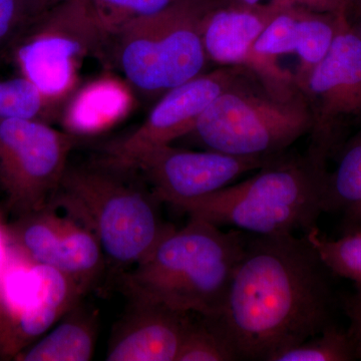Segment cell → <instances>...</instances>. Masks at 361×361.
I'll return each instance as SVG.
<instances>
[{
	"label": "cell",
	"mask_w": 361,
	"mask_h": 361,
	"mask_svg": "<svg viewBox=\"0 0 361 361\" xmlns=\"http://www.w3.org/2000/svg\"><path fill=\"white\" fill-rule=\"evenodd\" d=\"M329 273L306 235L248 234L222 310L213 316L240 360L270 361L332 324Z\"/></svg>",
	"instance_id": "obj_1"
},
{
	"label": "cell",
	"mask_w": 361,
	"mask_h": 361,
	"mask_svg": "<svg viewBox=\"0 0 361 361\" xmlns=\"http://www.w3.org/2000/svg\"><path fill=\"white\" fill-rule=\"evenodd\" d=\"M220 228L189 217L184 227L168 233L148 256L121 275L123 293L185 312L219 314L248 236Z\"/></svg>",
	"instance_id": "obj_2"
},
{
	"label": "cell",
	"mask_w": 361,
	"mask_h": 361,
	"mask_svg": "<svg viewBox=\"0 0 361 361\" xmlns=\"http://www.w3.org/2000/svg\"><path fill=\"white\" fill-rule=\"evenodd\" d=\"M329 170L307 156L275 157L245 180L171 205L189 217L257 236L305 235L325 213Z\"/></svg>",
	"instance_id": "obj_3"
},
{
	"label": "cell",
	"mask_w": 361,
	"mask_h": 361,
	"mask_svg": "<svg viewBox=\"0 0 361 361\" xmlns=\"http://www.w3.org/2000/svg\"><path fill=\"white\" fill-rule=\"evenodd\" d=\"M130 171L99 161L66 168L51 202L94 233L106 260L130 268L148 256L174 226L164 220L163 202Z\"/></svg>",
	"instance_id": "obj_4"
},
{
	"label": "cell",
	"mask_w": 361,
	"mask_h": 361,
	"mask_svg": "<svg viewBox=\"0 0 361 361\" xmlns=\"http://www.w3.org/2000/svg\"><path fill=\"white\" fill-rule=\"evenodd\" d=\"M310 106L298 85L280 92L253 73L221 94L193 132L206 149L240 157H275L310 135Z\"/></svg>",
	"instance_id": "obj_5"
},
{
	"label": "cell",
	"mask_w": 361,
	"mask_h": 361,
	"mask_svg": "<svg viewBox=\"0 0 361 361\" xmlns=\"http://www.w3.org/2000/svg\"><path fill=\"white\" fill-rule=\"evenodd\" d=\"M215 0H180L130 21L115 35L116 59L134 89L161 94L205 73L203 20Z\"/></svg>",
	"instance_id": "obj_6"
},
{
	"label": "cell",
	"mask_w": 361,
	"mask_h": 361,
	"mask_svg": "<svg viewBox=\"0 0 361 361\" xmlns=\"http://www.w3.org/2000/svg\"><path fill=\"white\" fill-rule=\"evenodd\" d=\"M108 40L89 0L61 2L47 7L18 40L16 63L45 96L65 102L77 82L78 61Z\"/></svg>",
	"instance_id": "obj_7"
},
{
	"label": "cell",
	"mask_w": 361,
	"mask_h": 361,
	"mask_svg": "<svg viewBox=\"0 0 361 361\" xmlns=\"http://www.w3.org/2000/svg\"><path fill=\"white\" fill-rule=\"evenodd\" d=\"M298 87L311 115L305 155L327 169L351 132L361 126V40L345 16L329 54Z\"/></svg>",
	"instance_id": "obj_8"
},
{
	"label": "cell",
	"mask_w": 361,
	"mask_h": 361,
	"mask_svg": "<svg viewBox=\"0 0 361 361\" xmlns=\"http://www.w3.org/2000/svg\"><path fill=\"white\" fill-rule=\"evenodd\" d=\"M77 141L40 121L0 118V186L18 216L51 202Z\"/></svg>",
	"instance_id": "obj_9"
},
{
	"label": "cell",
	"mask_w": 361,
	"mask_h": 361,
	"mask_svg": "<svg viewBox=\"0 0 361 361\" xmlns=\"http://www.w3.org/2000/svg\"><path fill=\"white\" fill-rule=\"evenodd\" d=\"M85 294L75 280L49 266L28 260L4 263L0 268V353L16 357Z\"/></svg>",
	"instance_id": "obj_10"
},
{
	"label": "cell",
	"mask_w": 361,
	"mask_h": 361,
	"mask_svg": "<svg viewBox=\"0 0 361 361\" xmlns=\"http://www.w3.org/2000/svg\"><path fill=\"white\" fill-rule=\"evenodd\" d=\"M251 73L244 66H218L169 90L134 132L106 147L101 161L130 170L144 154L189 135L213 102Z\"/></svg>",
	"instance_id": "obj_11"
},
{
	"label": "cell",
	"mask_w": 361,
	"mask_h": 361,
	"mask_svg": "<svg viewBox=\"0 0 361 361\" xmlns=\"http://www.w3.org/2000/svg\"><path fill=\"white\" fill-rule=\"evenodd\" d=\"M7 235L26 260L61 271L87 293L103 272L106 257L94 233L52 202L18 216Z\"/></svg>",
	"instance_id": "obj_12"
},
{
	"label": "cell",
	"mask_w": 361,
	"mask_h": 361,
	"mask_svg": "<svg viewBox=\"0 0 361 361\" xmlns=\"http://www.w3.org/2000/svg\"><path fill=\"white\" fill-rule=\"evenodd\" d=\"M275 157H240L167 145L140 157L130 170L140 173L164 204L173 205L219 191Z\"/></svg>",
	"instance_id": "obj_13"
},
{
	"label": "cell",
	"mask_w": 361,
	"mask_h": 361,
	"mask_svg": "<svg viewBox=\"0 0 361 361\" xmlns=\"http://www.w3.org/2000/svg\"><path fill=\"white\" fill-rule=\"evenodd\" d=\"M284 7L215 0L203 20V42L209 61L219 66H244L273 90L295 87V77L282 68L277 59L259 58L252 51L259 35Z\"/></svg>",
	"instance_id": "obj_14"
},
{
	"label": "cell",
	"mask_w": 361,
	"mask_h": 361,
	"mask_svg": "<svg viewBox=\"0 0 361 361\" xmlns=\"http://www.w3.org/2000/svg\"><path fill=\"white\" fill-rule=\"evenodd\" d=\"M130 306L113 330L109 361H177L193 313L163 304L130 299Z\"/></svg>",
	"instance_id": "obj_15"
},
{
	"label": "cell",
	"mask_w": 361,
	"mask_h": 361,
	"mask_svg": "<svg viewBox=\"0 0 361 361\" xmlns=\"http://www.w3.org/2000/svg\"><path fill=\"white\" fill-rule=\"evenodd\" d=\"M132 106L128 85L103 77L78 90L63 106L61 118L66 132L75 137L99 134L123 120Z\"/></svg>",
	"instance_id": "obj_16"
},
{
	"label": "cell",
	"mask_w": 361,
	"mask_h": 361,
	"mask_svg": "<svg viewBox=\"0 0 361 361\" xmlns=\"http://www.w3.org/2000/svg\"><path fill=\"white\" fill-rule=\"evenodd\" d=\"M97 316L80 303L66 313L51 331L16 356L23 361H87L96 348Z\"/></svg>",
	"instance_id": "obj_17"
},
{
	"label": "cell",
	"mask_w": 361,
	"mask_h": 361,
	"mask_svg": "<svg viewBox=\"0 0 361 361\" xmlns=\"http://www.w3.org/2000/svg\"><path fill=\"white\" fill-rule=\"evenodd\" d=\"M343 16L344 13H319L297 7L295 54L299 66L294 75L297 85L302 84L329 54Z\"/></svg>",
	"instance_id": "obj_18"
},
{
	"label": "cell",
	"mask_w": 361,
	"mask_h": 361,
	"mask_svg": "<svg viewBox=\"0 0 361 361\" xmlns=\"http://www.w3.org/2000/svg\"><path fill=\"white\" fill-rule=\"evenodd\" d=\"M332 160L336 166L327 174L325 213H344L361 202V130L343 142Z\"/></svg>",
	"instance_id": "obj_19"
},
{
	"label": "cell",
	"mask_w": 361,
	"mask_h": 361,
	"mask_svg": "<svg viewBox=\"0 0 361 361\" xmlns=\"http://www.w3.org/2000/svg\"><path fill=\"white\" fill-rule=\"evenodd\" d=\"M63 102L45 96L25 77L0 82V118L47 123L58 115Z\"/></svg>",
	"instance_id": "obj_20"
},
{
	"label": "cell",
	"mask_w": 361,
	"mask_h": 361,
	"mask_svg": "<svg viewBox=\"0 0 361 361\" xmlns=\"http://www.w3.org/2000/svg\"><path fill=\"white\" fill-rule=\"evenodd\" d=\"M188 325L177 361H237L238 353L210 316L197 314Z\"/></svg>",
	"instance_id": "obj_21"
},
{
	"label": "cell",
	"mask_w": 361,
	"mask_h": 361,
	"mask_svg": "<svg viewBox=\"0 0 361 361\" xmlns=\"http://www.w3.org/2000/svg\"><path fill=\"white\" fill-rule=\"evenodd\" d=\"M357 360L355 342L348 330L329 325L320 334L292 348L279 351L270 361H353Z\"/></svg>",
	"instance_id": "obj_22"
},
{
	"label": "cell",
	"mask_w": 361,
	"mask_h": 361,
	"mask_svg": "<svg viewBox=\"0 0 361 361\" xmlns=\"http://www.w3.org/2000/svg\"><path fill=\"white\" fill-rule=\"evenodd\" d=\"M330 272L350 280L361 288V231L329 239L314 229L305 234Z\"/></svg>",
	"instance_id": "obj_23"
},
{
	"label": "cell",
	"mask_w": 361,
	"mask_h": 361,
	"mask_svg": "<svg viewBox=\"0 0 361 361\" xmlns=\"http://www.w3.org/2000/svg\"><path fill=\"white\" fill-rule=\"evenodd\" d=\"M97 23L110 39L130 21L161 13L180 0H89Z\"/></svg>",
	"instance_id": "obj_24"
},
{
	"label": "cell",
	"mask_w": 361,
	"mask_h": 361,
	"mask_svg": "<svg viewBox=\"0 0 361 361\" xmlns=\"http://www.w3.org/2000/svg\"><path fill=\"white\" fill-rule=\"evenodd\" d=\"M297 7H284L268 23L252 47L255 56L277 59L283 54H295Z\"/></svg>",
	"instance_id": "obj_25"
},
{
	"label": "cell",
	"mask_w": 361,
	"mask_h": 361,
	"mask_svg": "<svg viewBox=\"0 0 361 361\" xmlns=\"http://www.w3.org/2000/svg\"><path fill=\"white\" fill-rule=\"evenodd\" d=\"M49 6L47 0H0V49L18 42Z\"/></svg>",
	"instance_id": "obj_26"
},
{
	"label": "cell",
	"mask_w": 361,
	"mask_h": 361,
	"mask_svg": "<svg viewBox=\"0 0 361 361\" xmlns=\"http://www.w3.org/2000/svg\"><path fill=\"white\" fill-rule=\"evenodd\" d=\"M242 4H276L283 6H298L319 13H342L345 11L342 0H230Z\"/></svg>",
	"instance_id": "obj_27"
},
{
	"label": "cell",
	"mask_w": 361,
	"mask_h": 361,
	"mask_svg": "<svg viewBox=\"0 0 361 361\" xmlns=\"http://www.w3.org/2000/svg\"><path fill=\"white\" fill-rule=\"evenodd\" d=\"M343 310L349 320L348 332L355 342L357 360H361V288L349 294L343 300Z\"/></svg>",
	"instance_id": "obj_28"
},
{
	"label": "cell",
	"mask_w": 361,
	"mask_h": 361,
	"mask_svg": "<svg viewBox=\"0 0 361 361\" xmlns=\"http://www.w3.org/2000/svg\"><path fill=\"white\" fill-rule=\"evenodd\" d=\"M344 16L350 30L361 40V0H350L344 11Z\"/></svg>",
	"instance_id": "obj_29"
},
{
	"label": "cell",
	"mask_w": 361,
	"mask_h": 361,
	"mask_svg": "<svg viewBox=\"0 0 361 361\" xmlns=\"http://www.w3.org/2000/svg\"><path fill=\"white\" fill-rule=\"evenodd\" d=\"M343 226L346 233L361 231V202L343 213Z\"/></svg>",
	"instance_id": "obj_30"
},
{
	"label": "cell",
	"mask_w": 361,
	"mask_h": 361,
	"mask_svg": "<svg viewBox=\"0 0 361 361\" xmlns=\"http://www.w3.org/2000/svg\"><path fill=\"white\" fill-rule=\"evenodd\" d=\"M6 259V230L0 228V268L4 264Z\"/></svg>",
	"instance_id": "obj_31"
},
{
	"label": "cell",
	"mask_w": 361,
	"mask_h": 361,
	"mask_svg": "<svg viewBox=\"0 0 361 361\" xmlns=\"http://www.w3.org/2000/svg\"><path fill=\"white\" fill-rule=\"evenodd\" d=\"M71 1V0H47L49 6H54V4H61V2Z\"/></svg>",
	"instance_id": "obj_32"
},
{
	"label": "cell",
	"mask_w": 361,
	"mask_h": 361,
	"mask_svg": "<svg viewBox=\"0 0 361 361\" xmlns=\"http://www.w3.org/2000/svg\"><path fill=\"white\" fill-rule=\"evenodd\" d=\"M349 1H350V0H342V2H343L344 6L345 7L348 6Z\"/></svg>",
	"instance_id": "obj_33"
}]
</instances>
